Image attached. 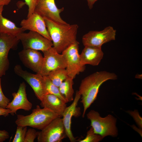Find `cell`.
Wrapping results in <instances>:
<instances>
[{"instance_id":"obj_27","label":"cell","mask_w":142,"mask_h":142,"mask_svg":"<svg viewBox=\"0 0 142 142\" xmlns=\"http://www.w3.org/2000/svg\"><path fill=\"white\" fill-rule=\"evenodd\" d=\"M10 101V100L7 98L3 92L1 85V80L0 78V107L6 108Z\"/></svg>"},{"instance_id":"obj_23","label":"cell","mask_w":142,"mask_h":142,"mask_svg":"<svg viewBox=\"0 0 142 142\" xmlns=\"http://www.w3.org/2000/svg\"><path fill=\"white\" fill-rule=\"evenodd\" d=\"M103 139L100 135L95 134L93 129L91 127L87 132L85 137L84 139L79 140V142H98Z\"/></svg>"},{"instance_id":"obj_15","label":"cell","mask_w":142,"mask_h":142,"mask_svg":"<svg viewBox=\"0 0 142 142\" xmlns=\"http://www.w3.org/2000/svg\"><path fill=\"white\" fill-rule=\"evenodd\" d=\"M20 26L24 31L29 30L37 32L52 41L44 18L36 12H34L26 19H22Z\"/></svg>"},{"instance_id":"obj_24","label":"cell","mask_w":142,"mask_h":142,"mask_svg":"<svg viewBox=\"0 0 142 142\" xmlns=\"http://www.w3.org/2000/svg\"><path fill=\"white\" fill-rule=\"evenodd\" d=\"M27 126L18 125L12 142H24Z\"/></svg>"},{"instance_id":"obj_12","label":"cell","mask_w":142,"mask_h":142,"mask_svg":"<svg viewBox=\"0 0 142 142\" xmlns=\"http://www.w3.org/2000/svg\"><path fill=\"white\" fill-rule=\"evenodd\" d=\"M15 73L23 78L31 86L37 99L40 101L45 95L43 83V76L34 74L23 70L19 65H16L14 68Z\"/></svg>"},{"instance_id":"obj_19","label":"cell","mask_w":142,"mask_h":142,"mask_svg":"<svg viewBox=\"0 0 142 142\" xmlns=\"http://www.w3.org/2000/svg\"><path fill=\"white\" fill-rule=\"evenodd\" d=\"M4 5L0 6V33H6L17 37L24 31L21 27H17L13 22L3 17L2 13Z\"/></svg>"},{"instance_id":"obj_30","label":"cell","mask_w":142,"mask_h":142,"mask_svg":"<svg viewBox=\"0 0 142 142\" xmlns=\"http://www.w3.org/2000/svg\"><path fill=\"white\" fill-rule=\"evenodd\" d=\"M88 6L90 9H91L93 7L95 3L98 0H87Z\"/></svg>"},{"instance_id":"obj_14","label":"cell","mask_w":142,"mask_h":142,"mask_svg":"<svg viewBox=\"0 0 142 142\" xmlns=\"http://www.w3.org/2000/svg\"><path fill=\"white\" fill-rule=\"evenodd\" d=\"M26 87V85L23 82L20 84L17 92L12 94L13 99L9 103L6 108L11 110L10 114L12 115L16 114L18 110L21 109L28 111L32 108V104L27 97Z\"/></svg>"},{"instance_id":"obj_3","label":"cell","mask_w":142,"mask_h":142,"mask_svg":"<svg viewBox=\"0 0 142 142\" xmlns=\"http://www.w3.org/2000/svg\"><path fill=\"white\" fill-rule=\"evenodd\" d=\"M59 116L58 114L49 109L44 108L42 109L37 105L30 114L18 115L15 123L17 126H29L41 130Z\"/></svg>"},{"instance_id":"obj_18","label":"cell","mask_w":142,"mask_h":142,"mask_svg":"<svg viewBox=\"0 0 142 142\" xmlns=\"http://www.w3.org/2000/svg\"><path fill=\"white\" fill-rule=\"evenodd\" d=\"M66 103L55 95L47 94L44 96L40 105L43 108L49 109L62 117L67 107Z\"/></svg>"},{"instance_id":"obj_31","label":"cell","mask_w":142,"mask_h":142,"mask_svg":"<svg viewBox=\"0 0 142 142\" xmlns=\"http://www.w3.org/2000/svg\"><path fill=\"white\" fill-rule=\"evenodd\" d=\"M12 0H0V6L1 5H8Z\"/></svg>"},{"instance_id":"obj_10","label":"cell","mask_w":142,"mask_h":142,"mask_svg":"<svg viewBox=\"0 0 142 142\" xmlns=\"http://www.w3.org/2000/svg\"><path fill=\"white\" fill-rule=\"evenodd\" d=\"M19 41L17 37L0 33V77L5 75L9 65L8 55L10 49H16Z\"/></svg>"},{"instance_id":"obj_5","label":"cell","mask_w":142,"mask_h":142,"mask_svg":"<svg viewBox=\"0 0 142 142\" xmlns=\"http://www.w3.org/2000/svg\"><path fill=\"white\" fill-rule=\"evenodd\" d=\"M67 137L62 118L60 116L37 133L38 142H60Z\"/></svg>"},{"instance_id":"obj_25","label":"cell","mask_w":142,"mask_h":142,"mask_svg":"<svg viewBox=\"0 0 142 142\" xmlns=\"http://www.w3.org/2000/svg\"><path fill=\"white\" fill-rule=\"evenodd\" d=\"M37 133L34 128L28 129L26 134L24 142H33L37 137Z\"/></svg>"},{"instance_id":"obj_9","label":"cell","mask_w":142,"mask_h":142,"mask_svg":"<svg viewBox=\"0 0 142 142\" xmlns=\"http://www.w3.org/2000/svg\"><path fill=\"white\" fill-rule=\"evenodd\" d=\"M44 54L42 65L38 74L43 76H47L50 72L60 68H65L66 62L64 55L59 53L53 47L43 52Z\"/></svg>"},{"instance_id":"obj_29","label":"cell","mask_w":142,"mask_h":142,"mask_svg":"<svg viewBox=\"0 0 142 142\" xmlns=\"http://www.w3.org/2000/svg\"><path fill=\"white\" fill-rule=\"evenodd\" d=\"M11 112V110L9 109L0 107V116H3L6 117L8 116Z\"/></svg>"},{"instance_id":"obj_7","label":"cell","mask_w":142,"mask_h":142,"mask_svg":"<svg viewBox=\"0 0 142 142\" xmlns=\"http://www.w3.org/2000/svg\"><path fill=\"white\" fill-rule=\"evenodd\" d=\"M17 37L21 41L24 49H31L43 52L53 46L52 41L35 32L29 31L28 33L22 32Z\"/></svg>"},{"instance_id":"obj_13","label":"cell","mask_w":142,"mask_h":142,"mask_svg":"<svg viewBox=\"0 0 142 142\" xmlns=\"http://www.w3.org/2000/svg\"><path fill=\"white\" fill-rule=\"evenodd\" d=\"M80 98V95L78 90L77 91L73 102L70 106L66 108L62 116L67 137L71 142L76 141L72 131V119L73 116L78 117L81 114L80 108L77 107Z\"/></svg>"},{"instance_id":"obj_28","label":"cell","mask_w":142,"mask_h":142,"mask_svg":"<svg viewBox=\"0 0 142 142\" xmlns=\"http://www.w3.org/2000/svg\"><path fill=\"white\" fill-rule=\"evenodd\" d=\"M9 137L8 132L5 130H0V142H3Z\"/></svg>"},{"instance_id":"obj_17","label":"cell","mask_w":142,"mask_h":142,"mask_svg":"<svg viewBox=\"0 0 142 142\" xmlns=\"http://www.w3.org/2000/svg\"><path fill=\"white\" fill-rule=\"evenodd\" d=\"M103 55L101 47L84 46L80 54V62L84 65L97 66L100 62Z\"/></svg>"},{"instance_id":"obj_4","label":"cell","mask_w":142,"mask_h":142,"mask_svg":"<svg viewBox=\"0 0 142 142\" xmlns=\"http://www.w3.org/2000/svg\"><path fill=\"white\" fill-rule=\"evenodd\" d=\"M87 115L90 121L91 126L95 134L101 135L103 138L108 136L113 137L117 136L116 119L112 115L109 114L102 118L97 111L91 110Z\"/></svg>"},{"instance_id":"obj_8","label":"cell","mask_w":142,"mask_h":142,"mask_svg":"<svg viewBox=\"0 0 142 142\" xmlns=\"http://www.w3.org/2000/svg\"><path fill=\"white\" fill-rule=\"evenodd\" d=\"M116 30L108 26L101 31H91L83 36L82 42L84 46L101 47L105 43L115 39Z\"/></svg>"},{"instance_id":"obj_2","label":"cell","mask_w":142,"mask_h":142,"mask_svg":"<svg viewBox=\"0 0 142 142\" xmlns=\"http://www.w3.org/2000/svg\"><path fill=\"white\" fill-rule=\"evenodd\" d=\"M53 47L59 53L77 41V24H65L44 18Z\"/></svg>"},{"instance_id":"obj_22","label":"cell","mask_w":142,"mask_h":142,"mask_svg":"<svg viewBox=\"0 0 142 142\" xmlns=\"http://www.w3.org/2000/svg\"><path fill=\"white\" fill-rule=\"evenodd\" d=\"M47 76L52 83L58 87L68 77L65 68H60L52 71Z\"/></svg>"},{"instance_id":"obj_20","label":"cell","mask_w":142,"mask_h":142,"mask_svg":"<svg viewBox=\"0 0 142 142\" xmlns=\"http://www.w3.org/2000/svg\"><path fill=\"white\" fill-rule=\"evenodd\" d=\"M73 79L68 76L58 87L60 93L68 102L73 101L74 99Z\"/></svg>"},{"instance_id":"obj_21","label":"cell","mask_w":142,"mask_h":142,"mask_svg":"<svg viewBox=\"0 0 142 142\" xmlns=\"http://www.w3.org/2000/svg\"><path fill=\"white\" fill-rule=\"evenodd\" d=\"M43 83L45 95L53 94L57 96L66 103H68L60 93L58 87L54 84L47 76H43Z\"/></svg>"},{"instance_id":"obj_16","label":"cell","mask_w":142,"mask_h":142,"mask_svg":"<svg viewBox=\"0 0 142 142\" xmlns=\"http://www.w3.org/2000/svg\"><path fill=\"white\" fill-rule=\"evenodd\" d=\"M20 60L26 67L37 74L40 71L43 57L38 50L31 49H23L18 53Z\"/></svg>"},{"instance_id":"obj_11","label":"cell","mask_w":142,"mask_h":142,"mask_svg":"<svg viewBox=\"0 0 142 142\" xmlns=\"http://www.w3.org/2000/svg\"><path fill=\"white\" fill-rule=\"evenodd\" d=\"M64 8H58L57 6L55 0H39L36 6L34 12L43 18L60 24H68L61 18L60 13L64 10Z\"/></svg>"},{"instance_id":"obj_26","label":"cell","mask_w":142,"mask_h":142,"mask_svg":"<svg viewBox=\"0 0 142 142\" xmlns=\"http://www.w3.org/2000/svg\"><path fill=\"white\" fill-rule=\"evenodd\" d=\"M25 3L28 7L27 18L29 17L34 12L36 6L39 0H24Z\"/></svg>"},{"instance_id":"obj_1","label":"cell","mask_w":142,"mask_h":142,"mask_svg":"<svg viewBox=\"0 0 142 142\" xmlns=\"http://www.w3.org/2000/svg\"><path fill=\"white\" fill-rule=\"evenodd\" d=\"M117 78L115 73L104 71L94 73L82 80L78 91L83 107V118L87 109L96 99L101 85L108 80H115Z\"/></svg>"},{"instance_id":"obj_6","label":"cell","mask_w":142,"mask_h":142,"mask_svg":"<svg viewBox=\"0 0 142 142\" xmlns=\"http://www.w3.org/2000/svg\"><path fill=\"white\" fill-rule=\"evenodd\" d=\"M79 44L77 41L62 53L66 61L65 69L68 76L73 79L80 73L84 72L85 69V65H82L80 62L79 53Z\"/></svg>"}]
</instances>
